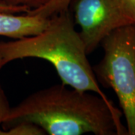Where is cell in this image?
Returning <instances> with one entry per match:
<instances>
[{
	"mask_svg": "<svg viewBox=\"0 0 135 135\" xmlns=\"http://www.w3.org/2000/svg\"><path fill=\"white\" fill-rule=\"evenodd\" d=\"M30 10L26 7L21 6H10L0 2V12H5L10 14H16V13H26L27 14Z\"/></svg>",
	"mask_w": 135,
	"mask_h": 135,
	"instance_id": "30bf717a",
	"label": "cell"
},
{
	"mask_svg": "<svg viewBox=\"0 0 135 135\" xmlns=\"http://www.w3.org/2000/svg\"><path fill=\"white\" fill-rule=\"evenodd\" d=\"M69 7L87 55L115 29L135 25V0H71Z\"/></svg>",
	"mask_w": 135,
	"mask_h": 135,
	"instance_id": "277c9868",
	"label": "cell"
},
{
	"mask_svg": "<svg viewBox=\"0 0 135 135\" xmlns=\"http://www.w3.org/2000/svg\"><path fill=\"white\" fill-rule=\"evenodd\" d=\"M91 92L63 83L39 90L11 108L2 126L7 130L32 122L50 135L128 134L122 112L110 99Z\"/></svg>",
	"mask_w": 135,
	"mask_h": 135,
	"instance_id": "6da1fadb",
	"label": "cell"
},
{
	"mask_svg": "<svg viewBox=\"0 0 135 135\" xmlns=\"http://www.w3.org/2000/svg\"><path fill=\"white\" fill-rule=\"evenodd\" d=\"M71 0H51L46 5L38 9L31 10L27 14L40 17L50 18L53 15L68 9Z\"/></svg>",
	"mask_w": 135,
	"mask_h": 135,
	"instance_id": "8992f818",
	"label": "cell"
},
{
	"mask_svg": "<svg viewBox=\"0 0 135 135\" xmlns=\"http://www.w3.org/2000/svg\"><path fill=\"white\" fill-rule=\"evenodd\" d=\"M104 56L92 68L97 80L116 93L127 124L135 135V25L115 29L101 41Z\"/></svg>",
	"mask_w": 135,
	"mask_h": 135,
	"instance_id": "3957f363",
	"label": "cell"
},
{
	"mask_svg": "<svg viewBox=\"0 0 135 135\" xmlns=\"http://www.w3.org/2000/svg\"><path fill=\"white\" fill-rule=\"evenodd\" d=\"M87 56L69 9L50 17L46 28L37 35L0 42V59L5 65L19 59H42L53 65L63 84L108 100L98 86Z\"/></svg>",
	"mask_w": 135,
	"mask_h": 135,
	"instance_id": "7a4b0ae2",
	"label": "cell"
},
{
	"mask_svg": "<svg viewBox=\"0 0 135 135\" xmlns=\"http://www.w3.org/2000/svg\"><path fill=\"white\" fill-rule=\"evenodd\" d=\"M5 65V64L3 62V61L0 59V70ZM11 107H10L8 98L0 86V127L2 125L5 118L8 115L10 110H11ZM1 131L2 130L0 129V133H1Z\"/></svg>",
	"mask_w": 135,
	"mask_h": 135,
	"instance_id": "9c48e42d",
	"label": "cell"
},
{
	"mask_svg": "<svg viewBox=\"0 0 135 135\" xmlns=\"http://www.w3.org/2000/svg\"><path fill=\"white\" fill-rule=\"evenodd\" d=\"M49 20L28 14L16 16L0 12V35L15 39L35 35L46 28Z\"/></svg>",
	"mask_w": 135,
	"mask_h": 135,
	"instance_id": "5b68a950",
	"label": "cell"
},
{
	"mask_svg": "<svg viewBox=\"0 0 135 135\" xmlns=\"http://www.w3.org/2000/svg\"><path fill=\"white\" fill-rule=\"evenodd\" d=\"M45 131L32 122H20L7 130H2L0 135H44Z\"/></svg>",
	"mask_w": 135,
	"mask_h": 135,
	"instance_id": "52a82bcc",
	"label": "cell"
},
{
	"mask_svg": "<svg viewBox=\"0 0 135 135\" xmlns=\"http://www.w3.org/2000/svg\"><path fill=\"white\" fill-rule=\"evenodd\" d=\"M51 0H1L0 2L10 6H21L31 10L38 9L46 5Z\"/></svg>",
	"mask_w": 135,
	"mask_h": 135,
	"instance_id": "ba28073f",
	"label": "cell"
}]
</instances>
